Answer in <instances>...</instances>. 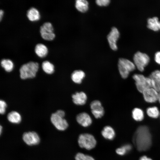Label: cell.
<instances>
[{
  "label": "cell",
  "mask_w": 160,
  "mask_h": 160,
  "mask_svg": "<svg viewBox=\"0 0 160 160\" xmlns=\"http://www.w3.org/2000/svg\"><path fill=\"white\" fill-rule=\"evenodd\" d=\"M133 142L138 151L148 150L152 143L151 136L148 127L145 126L138 127L133 136Z\"/></svg>",
  "instance_id": "cell-1"
},
{
  "label": "cell",
  "mask_w": 160,
  "mask_h": 160,
  "mask_svg": "<svg viewBox=\"0 0 160 160\" xmlns=\"http://www.w3.org/2000/svg\"><path fill=\"white\" fill-rule=\"evenodd\" d=\"M39 68V64L33 61L23 65L20 69L21 78L25 79L34 78L36 76Z\"/></svg>",
  "instance_id": "cell-2"
},
{
  "label": "cell",
  "mask_w": 160,
  "mask_h": 160,
  "mask_svg": "<svg viewBox=\"0 0 160 160\" xmlns=\"http://www.w3.org/2000/svg\"><path fill=\"white\" fill-rule=\"evenodd\" d=\"M118 68L119 73L124 79L127 78L130 73L134 71L136 68L133 62L128 59L122 58L119 60Z\"/></svg>",
  "instance_id": "cell-3"
},
{
  "label": "cell",
  "mask_w": 160,
  "mask_h": 160,
  "mask_svg": "<svg viewBox=\"0 0 160 160\" xmlns=\"http://www.w3.org/2000/svg\"><path fill=\"white\" fill-rule=\"evenodd\" d=\"M132 78L139 92L142 93L146 89L151 87V80L150 77H145L142 74H135L133 75Z\"/></svg>",
  "instance_id": "cell-4"
},
{
  "label": "cell",
  "mask_w": 160,
  "mask_h": 160,
  "mask_svg": "<svg viewBox=\"0 0 160 160\" xmlns=\"http://www.w3.org/2000/svg\"><path fill=\"white\" fill-rule=\"evenodd\" d=\"M78 143L81 148L90 150L95 147L97 141L92 135L89 133H84L79 136Z\"/></svg>",
  "instance_id": "cell-5"
},
{
  "label": "cell",
  "mask_w": 160,
  "mask_h": 160,
  "mask_svg": "<svg viewBox=\"0 0 160 160\" xmlns=\"http://www.w3.org/2000/svg\"><path fill=\"white\" fill-rule=\"evenodd\" d=\"M133 60L136 67L140 71L143 72L149 63L150 58L147 54L138 51L134 55Z\"/></svg>",
  "instance_id": "cell-6"
},
{
  "label": "cell",
  "mask_w": 160,
  "mask_h": 160,
  "mask_svg": "<svg viewBox=\"0 0 160 160\" xmlns=\"http://www.w3.org/2000/svg\"><path fill=\"white\" fill-rule=\"evenodd\" d=\"M53 30V27L50 23H44L40 28V31L41 37L47 40H53L55 37Z\"/></svg>",
  "instance_id": "cell-7"
},
{
  "label": "cell",
  "mask_w": 160,
  "mask_h": 160,
  "mask_svg": "<svg viewBox=\"0 0 160 160\" xmlns=\"http://www.w3.org/2000/svg\"><path fill=\"white\" fill-rule=\"evenodd\" d=\"M50 119L52 124L59 130L64 131L66 129L68 126L67 121L55 113L52 114Z\"/></svg>",
  "instance_id": "cell-8"
},
{
  "label": "cell",
  "mask_w": 160,
  "mask_h": 160,
  "mask_svg": "<svg viewBox=\"0 0 160 160\" xmlns=\"http://www.w3.org/2000/svg\"><path fill=\"white\" fill-rule=\"evenodd\" d=\"M90 108L92 114L96 119L101 118L104 115L105 111L101 102L95 100L90 104Z\"/></svg>",
  "instance_id": "cell-9"
},
{
  "label": "cell",
  "mask_w": 160,
  "mask_h": 160,
  "mask_svg": "<svg viewBox=\"0 0 160 160\" xmlns=\"http://www.w3.org/2000/svg\"><path fill=\"white\" fill-rule=\"evenodd\" d=\"M145 101L149 103H154L158 101L159 92L151 87L145 90L142 92Z\"/></svg>",
  "instance_id": "cell-10"
},
{
  "label": "cell",
  "mask_w": 160,
  "mask_h": 160,
  "mask_svg": "<svg viewBox=\"0 0 160 160\" xmlns=\"http://www.w3.org/2000/svg\"><path fill=\"white\" fill-rule=\"evenodd\" d=\"M23 139L24 141L29 145H36L40 141L38 135L33 131L25 132L23 135Z\"/></svg>",
  "instance_id": "cell-11"
},
{
  "label": "cell",
  "mask_w": 160,
  "mask_h": 160,
  "mask_svg": "<svg viewBox=\"0 0 160 160\" xmlns=\"http://www.w3.org/2000/svg\"><path fill=\"white\" fill-rule=\"evenodd\" d=\"M120 35L118 29L115 27H113L109 34L107 38L110 46L113 50H116L117 49L116 42Z\"/></svg>",
  "instance_id": "cell-12"
},
{
  "label": "cell",
  "mask_w": 160,
  "mask_h": 160,
  "mask_svg": "<svg viewBox=\"0 0 160 160\" xmlns=\"http://www.w3.org/2000/svg\"><path fill=\"white\" fill-rule=\"evenodd\" d=\"M77 122L84 127H87L92 123L91 118L87 113L83 112L78 114L76 116Z\"/></svg>",
  "instance_id": "cell-13"
},
{
  "label": "cell",
  "mask_w": 160,
  "mask_h": 160,
  "mask_svg": "<svg viewBox=\"0 0 160 160\" xmlns=\"http://www.w3.org/2000/svg\"><path fill=\"white\" fill-rule=\"evenodd\" d=\"M72 101L76 105H84L87 100V96L83 92H77L72 95Z\"/></svg>",
  "instance_id": "cell-14"
},
{
  "label": "cell",
  "mask_w": 160,
  "mask_h": 160,
  "mask_svg": "<svg viewBox=\"0 0 160 160\" xmlns=\"http://www.w3.org/2000/svg\"><path fill=\"white\" fill-rule=\"evenodd\" d=\"M148 28L154 31L160 30V21L157 17L149 18L147 20Z\"/></svg>",
  "instance_id": "cell-15"
},
{
  "label": "cell",
  "mask_w": 160,
  "mask_h": 160,
  "mask_svg": "<svg viewBox=\"0 0 160 160\" xmlns=\"http://www.w3.org/2000/svg\"><path fill=\"white\" fill-rule=\"evenodd\" d=\"M85 76V73L83 71L79 70H76L71 73V78L74 83L80 84Z\"/></svg>",
  "instance_id": "cell-16"
},
{
  "label": "cell",
  "mask_w": 160,
  "mask_h": 160,
  "mask_svg": "<svg viewBox=\"0 0 160 160\" xmlns=\"http://www.w3.org/2000/svg\"><path fill=\"white\" fill-rule=\"evenodd\" d=\"M103 137L105 139L109 140H113L115 136V132L111 127L107 126L105 127L101 132Z\"/></svg>",
  "instance_id": "cell-17"
},
{
  "label": "cell",
  "mask_w": 160,
  "mask_h": 160,
  "mask_svg": "<svg viewBox=\"0 0 160 160\" xmlns=\"http://www.w3.org/2000/svg\"><path fill=\"white\" fill-rule=\"evenodd\" d=\"M26 15L28 19L32 21L39 20L40 16L39 11L33 7H31L28 9Z\"/></svg>",
  "instance_id": "cell-18"
},
{
  "label": "cell",
  "mask_w": 160,
  "mask_h": 160,
  "mask_svg": "<svg viewBox=\"0 0 160 160\" xmlns=\"http://www.w3.org/2000/svg\"><path fill=\"white\" fill-rule=\"evenodd\" d=\"M35 51L38 56L41 57H43L47 55L48 49L45 45L39 43L36 45L35 48Z\"/></svg>",
  "instance_id": "cell-19"
},
{
  "label": "cell",
  "mask_w": 160,
  "mask_h": 160,
  "mask_svg": "<svg viewBox=\"0 0 160 160\" xmlns=\"http://www.w3.org/2000/svg\"><path fill=\"white\" fill-rule=\"evenodd\" d=\"M7 118L10 122L14 124H18L21 120L20 115L16 111H12L9 113L7 115Z\"/></svg>",
  "instance_id": "cell-20"
},
{
  "label": "cell",
  "mask_w": 160,
  "mask_h": 160,
  "mask_svg": "<svg viewBox=\"0 0 160 160\" xmlns=\"http://www.w3.org/2000/svg\"><path fill=\"white\" fill-rule=\"evenodd\" d=\"M132 114L133 118L136 121H141L144 118V112L140 108H135L133 109Z\"/></svg>",
  "instance_id": "cell-21"
},
{
  "label": "cell",
  "mask_w": 160,
  "mask_h": 160,
  "mask_svg": "<svg viewBox=\"0 0 160 160\" xmlns=\"http://www.w3.org/2000/svg\"><path fill=\"white\" fill-rule=\"evenodd\" d=\"M75 7L80 12H85L88 8V3L85 0H77L76 1Z\"/></svg>",
  "instance_id": "cell-22"
},
{
  "label": "cell",
  "mask_w": 160,
  "mask_h": 160,
  "mask_svg": "<svg viewBox=\"0 0 160 160\" xmlns=\"http://www.w3.org/2000/svg\"><path fill=\"white\" fill-rule=\"evenodd\" d=\"M146 112L149 117L153 118H157L160 115V111L156 106L148 107L146 109Z\"/></svg>",
  "instance_id": "cell-23"
},
{
  "label": "cell",
  "mask_w": 160,
  "mask_h": 160,
  "mask_svg": "<svg viewBox=\"0 0 160 160\" xmlns=\"http://www.w3.org/2000/svg\"><path fill=\"white\" fill-rule=\"evenodd\" d=\"M1 66L6 71L10 72L14 68V64L11 60L9 59H3L1 62Z\"/></svg>",
  "instance_id": "cell-24"
},
{
  "label": "cell",
  "mask_w": 160,
  "mask_h": 160,
  "mask_svg": "<svg viewBox=\"0 0 160 160\" xmlns=\"http://www.w3.org/2000/svg\"><path fill=\"white\" fill-rule=\"evenodd\" d=\"M42 67L44 71L47 74H51L54 71V65L48 61H45L42 63Z\"/></svg>",
  "instance_id": "cell-25"
},
{
  "label": "cell",
  "mask_w": 160,
  "mask_h": 160,
  "mask_svg": "<svg viewBox=\"0 0 160 160\" xmlns=\"http://www.w3.org/2000/svg\"><path fill=\"white\" fill-rule=\"evenodd\" d=\"M132 148V146L130 144L125 145L121 147L117 148L116 153L120 155H123L129 151Z\"/></svg>",
  "instance_id": "cell-26"
},
{
  "label": "cell",
  "mask_w": 160,
  "mask_h": 160,
  "mask_svg": "<svg viewBox=\"0 0 160 160\" xmlns=\"http://www.w3.org/2000/svg\"><path fill=\"white\" fill-rule=\"evenodd\" d=\"M149 77L154 80L160 86V70H156L153 71Z\"/></svg>",
  "instance_id": "cell-27"
},
{
  "label": "cell",
  "mask_w": 160,
  "mask_h": 160,
  "mask_svg": "<svg viewBox=\"0 0 160 160\" xmlns=\"http://www.w3.org/2000/svg\"><path fill=\"white\" fill-rule=\"evenodd\" d=\"M76 160H95L92 156L81 153H78L75 156Z\"/></svg>",
  "instance_id": "cell-28"
},
{
  "label": "cell",
  "mask_w": 160,
  "mask_h": 160,
  "mask_svg": "<svg viewBox=\"0 0 160 160\" xmlns=\"http://www.w3.org/2000/svg\"><path fill=\"white\" fill-rule=\"evenodd\" d=\"M7 106L5 102L1 100L0 101V113L1 114H4L5 113Z\"/></svg>",
  "instance_id": "cell-29"
},
{
  "label": "cell",
  "mask_w": 160,
  "mask_h": 160,
  "mask_svg": "<svg viewBox=\"0 0 160 160\" xmlns=\"http://www.w3.org/2000/svg\"><path fill=\"white\" fill-rule=\"evenodd\" d=\"M96 2L97 5L100 6H107L110 2L109 0H97Z\"/></svg>",
  "instance_id": "cell-30"
},
{
  "label": "cell",
  "mask_w": 160,
  "mask_h": 160,
  "mask_svg": "<svg viewBox=\"0 0 160 160\" xmlns=\"http://www.w3.org/2000/svg\"><path fill=\"white\" fill-rule=\"evenodd\" d=\"M154 58L155 62L160 65V51L157 52L155 53Z\"/></svg>",
  "instance_id": "cell-31"
},
{
  "label": "cell",
  "mask_w": 160,
  "mask_h": 160,
  "mask_svg": "<svg viewBox=\"0 0 160 160\" xmlns=\"http://www.w3.org/2000/svg\"><path fill=\"white\" fill-rule=\"evenodd\" d=\"M55 113L58 115L64 118L65 116V113L64 111L61 110H57Z\"/></svg>",
  "instance_id": "cell-32"
},
{
  "label": "cell",
  "mask_w": 160,
  "mask_h": 160,
  "mask_svg": "<svg viewBox=\"0 0 160 160\" xmlns=\"http://www.w3.org/2000/svg\"><path fill=\"white\" fill-rule=\"evenodd\" d=\"M139 160H152L151 158H148L146 156H143L141 157Z\"/></svg>",
  "instance_id": "cell-33"
},
{
  "label": "cell",
  "mask_w": 160,
  "mask_h": 160,
  "mask_svg": "<svg viewBox=\"0 0 160 160\" xmlns=\"http://www.w3.org/2000/svg\"><path fill=\"white\" fill-rule=\"evenodd\" d=\"M4 14V11L2 9L0 10V20H1Z\"/></svg>",
  "instance_id": "cell-34"
},
{
  "label": "cell",
  "mask_w": 160,
  "mask_h": 160,
  "mask_svg": "<svg viewBox=\"0 0 160 160\" xmlns=\"http://www.w3.org/2000/svg\"><path fill=\"white\" fill-rule=\"evenodd\" d=\"M158 101L159 102L160 104V94H159V97L158 98Z\"/></svg>",
  "instance_id": "cell-35"
},
{
  "label": "cell",
  "mask_w": 160,
  "mask_h": 160,
  "mask_svg": "<svg viewBox=\"0 0 160 160\" xmlns=\"http://www.w3.org/2000/svg\"><path fill=\"white\" fill-rule=\"evenodd\" d=\"M2 129V127L1 126H1H0V134H1V133Z\"/></svg>",
  "instance_id": "cell-36"
},
{
  "label": "cell",
  "mask_w": 160,
  "mask_h": 160,
  "mask_svg": "<svg viewBox=\"0 0 160 160\" xmlns=\"http://www.w3.org/2000/svg\"></svg>",
  "instance_id": "cell-37"
}]
</instances>
